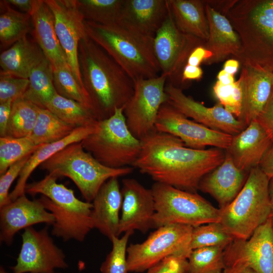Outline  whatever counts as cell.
Wrapping results in <instances>:
<instances>
[{
    "mask_svg": "<svg viewBox=\"0 0 273 273\" xmlns=\"http://www.w3.org/2000/svg\"><path fill=\"white\" fill-rule=\"evenodd\" d=\"M140 154L132 165L155 182L197 192L202 178L224 160L223 149H195L179 138L156 129L141 140Z\"/></svg>",
    "mask_w": 273,
    "mask_h": 273,
    "instance_id": "cell-1",
    "label": "cell"
},
{
    "mask_svg": "<svg viewBox=\"0 0 273 273\" xmlns=\"http://www.w3.org/2000/svg\"><path fill=\"white\" fill-rule=\"evenodd\" d=\"M81 77L92 111L98 120L111 116L133 95L134 80L102 48L87 35L78 47Z\"/></svg>",
    "mask_w": 273,
    "mask_h": 273,
    "instance_id": "cell-2",
    "label": "cell"
},
{
    "mask_svg": "<svg viewBox=\"0 0 273 273\" xmlns=\"http://www.w3.org/2000/svg\"><path fill=\"white\" fill-rule=\"evenodd\" d=\"M215 8L240 37L237 60L273 72V0L218 1Z\"/></svg>",
    "mask_w": 273,
    "mask_h": 273,
    "instance_id": "cell-3",
    "label": "cell"
},
{
    "mask_svg": "<svg viewBox=\"0 0 273 273\" xmlns=\"http://www.w3.org/2000/svg\"><path fill=\"white\" fill-rule=\"evenodd\" d=\"M86 35L113 58L134 80L158 77L160 68L154 51V37L123 21L100 24L84 20Z\"/></svg>",
    "mask_w": 273,
    "mask_h": 273,
    "instance_id": "cell-4",
    "label": "cell"
},
{
    "mask_svg": "<svg viewBox=\"0 0 273 273\" xmlns=\"http://www.w3.org/2000/svg\"><path fill=\"white\" fill-rule=\"evenodd\" d=\"M58 178L48 174L42 179L27 184L25 193L41 194L39 201L54 215L52 235L64 241L83 242L94 229L93 204L78 199L74 191L57 182Z\"/></svg>",
    "mask_w": 273,
    "mask_h": 273,
    "instance_id": "cell-5",
    "label": "cell"
},
{
    "mask_svg": "<svg viewBox=\"0 0 273 273\" xmlns=\"http://www.w3.org/2000/svg\"><path fill=\"white\" fill-rule=\"evenodd\" d=\"M269 181L259 166L253 168L237 197L220 209L219 222L234 239L247 240L270 217Z\"/></svg>",
    "mask_w": 273,
    "mask_h": 273,
    "instance_id": "cell-6",
    "label": "cell"
},
{
    "mask_svg": "<svg viewBox=\"0 0 273 273\" xmlns=\"http://www.w3.org/2000/svg\"><path fill=\"white\" fill-rule=\"evenodd\" d=\"M39 167L58 178L61 176L70 178L85 201L89 202L93 201L108 180L126 175L133 170L131 166L113 168L104 165L84 149L81 142L65 147Z\"/></svg>",
    "mask_w": 273,
    "mask_h": 273,
    "instance_id": "cell-7",
    "label": "cell"
},
{
    "mask_svg": "<svg viewBox=\"0 0 273 273\" xmlns=\"http://www.w3.org/2000/svg\"><path fill=\"white\" fill-rule=\"evenodd\" d=\"M123 110L117 108L110 117L98 120L94 131L81 142L85 150L110 168L132 166L141 151V141L129 130Z\"/></svg>",
    "mask_w": 273,
    "mask_h": 273,
    "instance_id": "cell-8",
    "label": "cell"
},
{
    "mask_svg": "<svg viewBox=\"0 0 273 273\" xmlns=\"http://www.w3.org/2000/svg\"><path fill=\"white\" fill-rule=\"evenodd\" d=\"M151 189L155 203L153 228L173 224L196 227L219 221L220 209L197 192L157 182Z\"/></svg>",
    "mask_w": 273,
    "mask_h": 273,
    "instance_id": "cell-9",
    "label": "cell"
},
{
    "mask_svg": "<svg viewBox=\"0 0 273 273\" xmlns=\"http://www.w3.org/2000/svg\"><path fill=\"white\" fill-rule=\"evenodd\" d=\"M193 227L173 224L156 229L141 243L127 249L128 272H142L171 255L189 257Z\"/></svg>",
    "mask_w": 273,
    "mask_h": 273,
    "instance_id": "cell-10",
    "label": "cell"
},
{
    "mask_svg": "<svg viewBox=\"0 0 273 273\" xmlns=\"http://www.w3.org/2000/svg\"><path fill=\"white\" fill-rule=\"evenodd\" d=\"M167 77L161 74L134 80L133 95L124 107L126 125L136 138L141 140L155 129L161 106L168 102L165 88Z\"/></svg>",
    "mask_w": 273,
    "mask_h": 273,
    "instance_id": "cell-11",
    "label": "cell"
},
{
    "mask_svg": "<svg viewBox=\"0 0 273 273\" xmlns=\"http://www.w3.org/2000/svg\"><path fill=\"white\" fill-rule=\"evenodd\" d=\"M205 42L179 30L169 9L165 20L154 37L153 44L161 74L167 77V82L180 88L182 71L189 55L195 48Z\"/></svg>",
    "mask_w": 273,
    "mask_h": 273,
    "instance_id": "cell-12",
    "label": "cell"
},
{
    "mask_svg": "<svg viewBox=\"0 0 273 273\" xmlns=\"http://www.w3.org/2000/svg\"><path fill=\"white\" fill-rule=\"evenodd\" d=\"M48 226L40 230L32 226L24 229L22 245L13 273H53L68 267L63 251L54 243Z\"/></svg>",
    "mask_w": 273,
    "mask_h": 273,
    "instance_id": "cell-13",
    "label": "cell"
},
{
    "mask_svg": "<svg viewBox=\"0 0 273 273\" xmlns=\"http://www.w3.org/2000/svg\"><path fill=\"white\" fill-rule=\"evenodd\" d=\"M155 129L179 138L186 147L195 149L212 146L226 150L233 136L189 119L168 102L160 107Z\"/></svg>",
    "mask_w": 273,
    "mask_h": 273,
    "instance_id": "cell-14",
    "label": "cell"
},
{
    "mask_svg": "<svg viewBox=\"0 0 273 273\" xmlns=\"http://www.w3.org/2000/svg\"><path fill=\"white\" fill-rule=\"evenodd\" d=\"M44 2L53 13L56 32L67 63L76 79L85 91L81 77L78 56L80 41L87 35L84 19L78 8L76 0H44Z\"/></svg>",
    "mask_w": 273,
    "mask_h": 273,
    "instance_id": "cell-15",
    "label": "cell"
},
{
    "mask_svg": "<svg viewBox=\"0 0 273 273\" xmlns=\"http://www.w3.org/2000/svg\"><path fill=\"white\" fill-rule=\"evenodd\" d=\"M226 267L244 265L273 273V226L270 216L247 240L235 239L224 250Z\"/></svg>",
    "mask_w": 273,
    "mask_h": 273,
    "instance_id": "cell-16",
    "label": "cell"
},
{
    "mask_svg": "<svg viewBox=\"0 0 273 273\" xmlns=\"http://www.w3.org/2000/svg\"><path fill=\"white\" fill-rule=\"evenodd\" d=\"M165 90L168 103L188 118L210 129L235 135L246 128L219 103L211 107H206L186 96L181 88L168 82L166 83Z\"/></svg>",
    "mask_w": 273,
    "mask_h": 273,
    "instance_id": "cell-17",
    "label": "cell"
},
{
    "mask_svg": "<svg viewBox=\"0 0 273 273\" xmlns=\"http://www.w3.org/2000/svg\"><path fill=\"white\" fill-rule=\"evenodd\" d=\"M122 183V202L119 235L135 230L145 234L153 228L155 212L152 190L133 178H124Z\"/></svg>",
    "mask_w": 273,
    "mask_h": 273,
    "instance_id": "cell-18",
    "label": "cell"
},
{
    "mask_svg": "<svg viewBox=\"0 0 273 273\" xmlns=\"http://www.w3.org/2000/svg\"><path fill=\"white\" fill-rule=\"evenodd\" d=\"M55 221L38 199L30 200L25 194L0 207V241L11 245L20 230L38 223L53 225Z\"/></svg>",
    "mask_w": 273,
    "mask_h": 273,
    "instance_id": "cell-19",
    "label": "cell"
},
{
    "mask_svg": "<svg viewBox=\"0 0 273 273\" xmlns=\"http://www.w3.org/2000/svg\"><path fill=\"white\" fill-rule=\"evenodd\" d=\"M273 144L264 129L253 120L241 132L233 135L226 153L240 169L249 173L259 165Z\"/></svg>",
    "mask_w": 273,
    "mask_h": 273,
    "instance_id": "cell-20",
    "label": "cell"
},
{
    "mask_svg": "<svg viewBox=\"0 0 273 273\" xmlns=\"http://www.w3.org/2000/svg\"><path fill=\"white\" fill-rule=\"evenodd\" d=\"M206 14L209 24V38L204 47L211 57L203 63L211 65L224 61L230 55L236 60L242 51L240 37L229 20L204 1Z\"/></svg>",
    "mask_w": 273,
    "mask_h": 273,
    "instance_id": "cell-21",
    "label": "cell"
},
{
    "mask_svg": "<svg viewBox=\"0 0 273 273\" xmlns=\"http://www.w3.org/2000/svg\"><path fill=\"white\" fill-rule=\"evenodd\" d=\"M248 174L238 168L225 152L223 162L202 178L198 190L211 196L218 203L219 208L222 209L237 197Z\"/></svg>",
    "mask_w": 273,
    "mask_h": 273,
    "instance_id": "cell-22",
    "label": "cell"
},
{
    "mask_svg": "<svg viewBox=\"0 0 273 273\" xmlns=\"http://www.w3.org/2000/svg\"><path fill=\"white\" fill-rule=\"evenodd\" d=\"M273 72L259 67L243 65V101L241 116L238 120L246 126L256 120L266 105L271 94Z\"/></svg>",
    "mask_w": 273,
    "mask_h": 273,
    "instance_id": "cell-23",
    "label": "cell"
},
{
    "mask_svg": "<svg viewBox=\"0 0 273 273\" xmlns=\"http://www.w3.org/2000/svg\"><path fill=\"white\" fill-rule=\"evenodd\" d=\"M122 196L118 177H112L101 187L94 199L92 218L94 228L110 240L119 237Z\"/></svg>",
    "mask_w": 273,
    "mask_h": 273,
    "instance_id": "cell-24",
    "label": "cell"
},
{
    "mask_svg": "<svg viewBox=\"0 0 273 273\" xmlns=\"http://www.w3.org/2000/svg\"><path fill=\"white\" fill-rule=\"evenodd\" d=\"M31 18L35 41L53 69L62 66L70 67L56 32L53 13L44 0L36 1Z\"/></svg>",
    "mask_w": 273,
    "mask_h": 273,
    "instance_id": "cell-25",
    "label": "cell"
},
{
    "mask_svg": "<svg viewBox=\"0 0 273 273\" xmlns=\"http://www.w3.org/2000/svg\"><path fill=\"white\" fill-rule=\"evenodd\" d=\"M169 9L168 0H124L120 20L147 35L154 37Z\"/></svg>",
    "mask_w": 273,
    "mask_h": 273,
    "instance_id": "cell-26",
    "label": "cell"
},
{
    "mask_svg": "<svg viewBox=\"0 0 273 273\" xmlns=\"http://www.w3.org/2000/svg\"><path fill=\"white\" fill-rule=\"evenodd\" d=\"M46 58L36 41L26 36L1 54V70L28 79L32 70Z\"/></svg>",
    "mask_w": 273,
    "mask_h": 273,
    "instance_id": "cell-27",
    "label": "cell"
},
{
    "mask_svg": "<svg viewBox=\"0 0 273 273\" xmlns=\"http://www.w3.org/2000/svg\"><path fill=\"white\" fill-rule=\"evenodd\" d=\"M96 125L76 128L70 134L64 139L56 142L43 145L38 148L31 155L22 169L14 189L10 193L9 202L25 194L27 181L36 167L40 166L53 155L68 145L81 142L94 131Z\"/></svg>",
    "mask_w": 273,
    "mask_h": 273,
    "instance_id": "cell-28",
    "label": "cell"
},
{
    "mask_svg": "<svg viewBox=\"0 0 273 273\" xmlns=\"http://www.w3.org/2000/svg\"><path fill=\"white\" fill-rule=\"evenodd\" d=\"M175 23L182 32L206 42L209 24L204 1L168 0Z\"/></svg>",
    "mask_w": 273,
    "mask_h": 273,
    "instance_id": "cell-29",
    "label": "cell"
},
{
    "mask_svg": "<svg viewBox=\"0 0 273 273\" xmlns=\"http://www.w3.org/2000/svg\"><path fill=\"white\" fill-rule=\"evenodd\" d=\"M28 79L29 85L22 98L40 108H46L57 93L53 68L46 58L32 70Z\"/></svg>",
    "mask_w": 273,
    "mask_h": 273,
    "instance_id": "cell-30",
    "label": "cell"
},
{
    "mask_svg": "<svg viewBox=\"0 0 273 273\" xmlns=\"http://www.w3.org/2000/svg\"><path fill=\"white\" fill-rule=\"evenodd\" d=\"M0 6V41L5 48L26 37L32 21L30 15L14 10L6 0Z\"/></svg>",
    "mask_w": 273,
    "mask_h": 273,
    "instance_id": "cell-31",
    "label": "cell"
},
{
    "mask_svg": "<svg viewBox=\"0 0 273 273\" xmlns=\"http://www.w3.org/2000/svg\"><path fill=\"white\" fill-rule=\"evenodd\" d=\"M45 109L75 128L95 126L98 121L86 106L57 93L47 104Z\"/></svg>",
    "mask_w": 273,
    "mask_h": 273,
    "instance_id": "cell-32",
    "label": "cell"
},
{
    "mask_svg": "<svg viewBox=\"0 0 273 273\" xmlns=\"http://www.w3.org/2000/svg\"><path fill=\"white\" fill-rule=\"evenodd\" d=\"M75 128L49 110L39 108L37 120L29 136L37 145L48 144L64 139Z\"/></svg>",
    "mask_w": 273,
    "mask_h": 273,
    "instance_id": "cell-33",
    "label": "cell"
},
{
    "mask_svg": "<svg viewBox=\"0 0 273 273\" xmlns=\"http://www.w3.org/2000/svg\"><path fill=\"white\" fill-rule=\"evenodd\" d=\"M39 107L23 99L12 104L6 135L13 138L29 136L35 124Z\"/></svg>",
    "mask_w": 273,
    "mask_h": 273,
    "instance_id": "cell-34",
    "label": "cell"
},
{
    "mask_svg": "<svg viewBox=\"0 0 273 273\" xmlns=\"http://www.w3.org/2000/svg\"><path fill=\"white\" fill-rule=\"evenodd\" d=\"M86 21L110 24L119 21L124 0H76Z\"/></svg>",
    "mask_w": 273,
    "mask_h": 273,
    "instance_id": "cell-35",
    "label": "cell"
},
{
    "mask_svg": "<svg viewBox=\"0 0 273 273\" xmlns=\"http://www.w3.org/2000/svg\"><path fill=\"white\" fill-rule=\"evenodd\" d=\"M225 248L208 247L193 249L188 258L190 273H223Z\"/></svg>",
    "mask_w": 273,
    "mask_h": 273,
    "instance_id": "cell-36",
    "label": "cell"
},
{
    "mask_svg": "<svg viewBox=\"0 0 273 273\" xmlns=\"http://www.w3.org/2000/svg\"><path fill=\"white\" fill-rule=\"evenodd\" d=\"M42 145L35 144L29 136H0V175L4 174L15 163L33 154Z\"/></svg>",
    "mask_w": 273,
    "mask_h": 273,
    "instance_id": "cell-37",
    "label": "cell"
},
{
    "mask_svg": "<svg viewBox=\"0 0 273 273\" xmlns=\"http://www.w3.org/2000/svg\"><path fill=\"white\" fill-rule=\"evenodd\" d=\"M234 240L219 222L193 227L191 247L192 250L208 247L226 248Z\"/></svg>",
    "mask_w": 273,
    "mask_h": 273,
    "instance_id": "cell-38",
    "label": "cell"
},
{
    "mask_svg": "<svg viewBox=\"0 0 273 273\" xmlns=\"http://www.w3.org/2000/svg\"><path fill=\"white\" fill-rule=\"evenodd\" d=\"M53 71L54 84L57 93L85 105L92 111L86 92L80 85L70 67H59L53 69Z\"/></svg>",
    "mask_w": 273,
    "mask_h": 273,
    "instance_id": "cell-39",
    "label": "cell"
},
{
    "mask_svg": "<svg viewBox=\"0 0 273 273\" xmlns=\"http://www.w3.org/2000/svg\"><path fill=\"white\" fill-rule=\"evenodd\" d=\"M243 77L240 74L237 81L231 84H224L217 80L213 92L219 103L229 112L239 119L241 116L243 101Z\"/></svg>",
    "mask_w": 273,
    "mask_h": 273,
    "instance_id": "cell-40",
    "label": "cell"
},
{
    "mask_svg": "<svg viewBox=\"0 0 273 273\" xmlns=\"http://www.w3.org/2000/svg\"><path fill=\"white\" fill-rule=\"evenodd\" d=\"M134 232H127L121 238L113 237L110 241L112 247L100 267L101 273H127V243Z\"/></svg>",
    "mask_w": 273,
    "mask_h": 273,
    "instance_id": "cell-41",
    "label": "cell"
},
{
    "mask_svg": "<svg viewBox=\"0 0 273 273\" xmlns=\"http://www.w3.org/2000/svg\"><path fill=\"white\" fill-rule=\"evenodd\" d=\"M29 85V79L20 78L1 70L0 103L14 102L22 98Z\"/></svg>",
    "mask_w": 273,
    "mask_h": 273,
    "instance_id": "cell-42",
    "label": "cell"
},
{
    "mask_svg": "<svg viewBox=\"0 0 273 273\" xmlns=\"http://www.w3.org/2000/svg\"><path fill=\"white\" fill-rule=\"evenodd\" d=\"M32 154L15 163L4 174L1 175L0 207L9 203L10 188L15 179L19 177L22 169Z\"/></svg>",
    "mask_w": 273,
    "mask_h": 273,
    "instance_id": "cell-43",
    "label": "cell"
},
{
    "mask_svg": "<svg viewBox=\"0 0 273 273\" xmlns=\"http://www.w3.org/2000/svg\"><path fill=\"white\" fill-rule=\"evenodd\" d=\"M147 270V273H187L189 272L188 258L179 255H171Z\"/></svg>",
    "mask_w": 273,
    "mask_h": 273,
    "instance_id": "cell-44",
    "label": "cell"
},
{
    "mask_svg": "<svg viewBox=\"0 0 273 273\" xmlns=\"http://www.w3.org/2000/svg\"><path fill=\"white\" fill-rule=\"evenodd\" d=\"M256 120L264 129L273 143V87L266 105Z\"/></svg>",
    "mask_w": 273,
    "mask_h": 273,
    "instance_id": "cell-45",
    "label": "cell"
},
{
    "mask_svg": "<svg viewBox=\"0 0 273 273\" xmlns=\"http://www.w3.org/2000/svg\"><path fill=\"white\" fill-rule=\"evenodd\" d=\"M212 56L211 53L206 49L204 45L195 48L189 55L187 64L200 66V65L209 59Z\"/></svg>",
    "mask_w": 273,
    "mask_h": 273,
    "instance_id": "cell-46",
    "label": "cell"
},
{
    "mask_svg": "<svg viewBox=\"0 0 273 273\" xmlns=\"http://www.w3.org/2000/svg\"><path fill=\"white\" fill-rule=\"evenodd\" d=\"M13 102L9 101L0 103V136L6 135Z\"/></svg>",
    "mask_w": 273,
    "mask_h": 273,
    "instance_id": "cell-47",
    "label": "cell"
},
{
    "mask_svg": "<svg viewBox=\"0 0 273 273\" xmlns=\"http://www.w3.org/2000/svg\"><path fill=\"white\" fill-rule=\"evenodd\" d=\"M203 72L200 66H195L186 64L181 73V83L185 84L191 80H200Z\"/></svg>",
    "mask_w": 273,
    "mask_h": 273,
    "instance_id": "cell-48",
    "label": "cell"
},
{
    "mask_svg": "<svg viewBox=\"0 0 273 273\" xmlns=\"http://www.w3.org/2000/svg\"><path fill=\"white\" fill-rule=\"evenodd\" d=\"M259 167L269 179L273 176V144L265 154Z\"/></svg>",
    "mask_w": 273,
    "mask_h": 273,
    "instance_id": "cell-49",
    "label": "cell"
},
{
    "mask_svg": "<svg viewBox=\"0 0 273 273\" xmlns=\"http://www.w3.org/2000/svg\"><path fill=\"white\" fill-rule=\"evenodd\" d=\"M36 0H6L11 6L20 10L21 12L31 15L33 11Z\"/></svg>",
    "mask_w": 273,
    "mask_h": 273,
    "instance_id": "cell-50",
    "label": "cell"
},
{
    "mask_svg": "<svg viewBox=\"0 0 273 273\" xmlns=\"http://www.w3.org/2000/svg\"><path fill=\"white\" fill-rule=\"evenodd\" d=\"M223 272L225 273H258L251 267L244 265L226 267Z\"/></svg>",
    "mask_w": 273,
    "mask_h": 273,
    "instance_id": "cell-51",
    "label": "cell"
},
{
    "mask_svg": "<svg viewBox=\"0 0 273 273\" xmlns=\"http://www.w3.org/2000/svg\"><path fill=\"white\" fill-rule=\"evenodd\" d=\"M240 65V62L236 59L227 60L223 65V69L228 73L234 75L237 72Z\"/></svg>",
    "mask_w": 273,
    "mask_h": 273,
    "instance_id": "cell-52",
    "label": "cell"
},
{
    "mask_svg": "<svg viewBox=\"0 0 273 273\" xmlns=\"http://www.w3.org/2000/svg\"><path fill=\"white\" fill-rule=\"evenodd\" d=\"M217 78V80L225 85L231 84L235 82L234 75L228 73L223 69L219 72Z\"/></svg>",
    "mask_w": 273,
    "mask_h": 273,
    "instance_id": "cell-53",
    "label": "cell"
},
{
    "mask_svg": "<svg viewBox=\"0 0 273 273\" xmlns=\"http://www.w3.org/2000/svg\"><path fill=\"white\" fill-rule=\"evenodd\" d=\"M269 192L270 198H273V176L269 179Z\"/></svg>",
    "mask_w": 273,
    "mask_h": 273,
    "instance_id": "cell-54",
    "label": "cell"
},
{
    "mask_svg": "<svg viewBox=\"0 0 273 273\" xmlns=\"http://www.w3.org/2000/svg\"><path fill=\"white\" fill-rule=\"evenodd\" d=\"M270 218L273 226V198H271V211H270Z\"/></svg>",
    "mask_w": 273,
    "mask_h": 273,
    "instance_id": "cell-55",
    "label": "cell"
},
{
    "mask_svg": "<svg viewBox=\"0 0 273 273\" xmlns=\"http://www.w3.org/2000/svg\"><path fill=\"white\" fill-rule=\"evenodd\" d=\"M0 273H9L4 268L1 266L0 267ZM53 273H60V272H54Z\"/></svg>",
    "mask_w": 273,
    "mask_h": 273,
    "instance_id": "cell-56",
    "label": "cell"
},
{
    "mask_svg": "<svg viewBox=\"0 0 273 273\" xmlns=\"http://www.w3.org/2000/svg\"><path fill=\"white\" fill-rule=\"evenodd\" d=\"M272 85H273V73L272 74Z\"/></svg>",
    "mask_w": 273,
    "mask_h": 273,
    "instance_id": "cell-57",
    "label": "cell"
},
{
    "mask_svg": "<svg viewBox=\"0 0 273 273\" xmlns=\"http://www.w3.org/2000/svg\"><path fill=\"white\" fill-rule=\"evenodd\" d=\"M187 273H190V272H187Z\"/></svg>",
    "mask_w": 273,
    "mask_h": 273,
    "instance_id": "cell-58",
    "label": "cell"
},
{
    "mask_svg": "<svg viewBox=\"0 0 273 273\" xmlns=\"http://www.w3.org/2000/svg\"><path fill=\"white\" fill-rule=\"evenodd\" d=\"M223 273H225L224 272H223Z\"/></svg>",
    "mask_w": 273,
    "mask_h": 273,
    "instance_id": "cell-59",
    "label": "cell"
}]
</instances>
